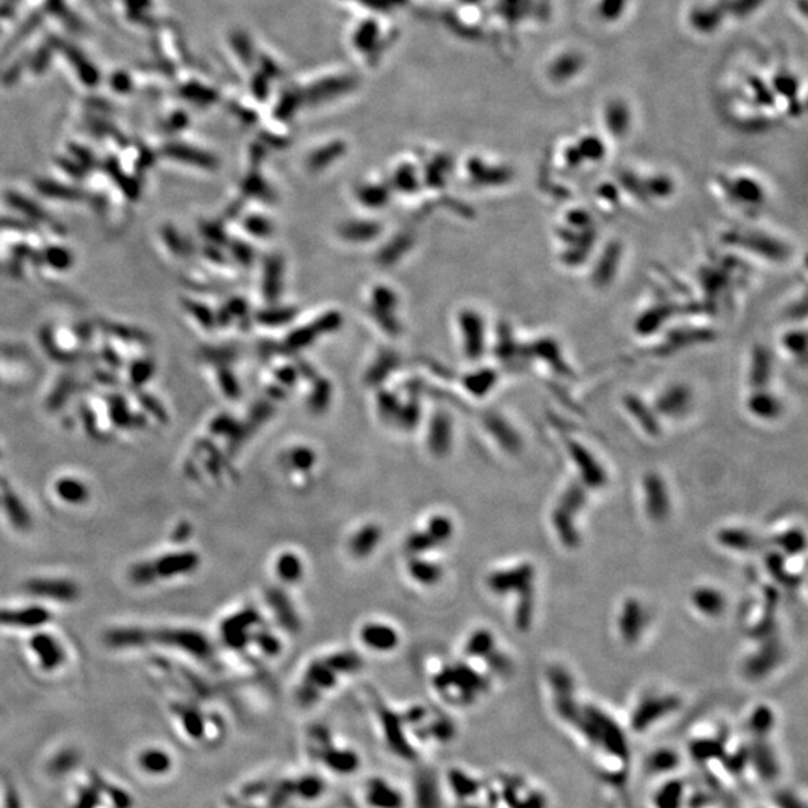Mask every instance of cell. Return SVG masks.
<instances>
[{
    "label": "cell",
    "instance_id": "6da1fadb",
    "mask_svg": "<svg viewBox=\"0 0 808 808\" xmlns=\"http://www.w3.org/2000/svg\"><path fill=\"white\" fill-rule=\"evenodd\" d=\"M564 723L576 729L591 748L600 750L603 758L617 761L619 765L627 762L630 750L626 734L608 712L595 705L579 702L575 712Z\"/></svg>",
    "mask_w": 808,
    "mask_h": 808
},
{
    "label": "cell",
    "instance_id": "7a4b0ae2",
    "mask_svg": "<svg viewBox=\"0 0 808 808\" xmlns=\"http://www.w3.org/2000/svg\"><path fill=\"white\" fill-rule=\"evenodd\" d=\"M487 585L497 596L514 595L518 597L515 624L520 630H529L534 618V566L532 563H520L495 571L487 578Z\"/></svg>",
    "mask_w": 808,
    "mask_h": 808
},
{
    "label": "cell",
    "instance_id": "3957f363",
    "mask_svg": "<svg viewBox=\"0 0 808 808\" xmlns=\"http://www.w3.org/2000/svg\"><path fill=\"white\" fill-rule=\"evenodd\" d=\"M588 502V490L579 481L571 482L559 497L556 506L551 510V525L559 542L573 549L581 544V532L578 527V517L583 514Z\"/></svg>",
    "mask_w": 808,
    "mask_h": 808
},
{
    "label": "cell",
    "instance_id": "277c9868",
    "mask_svg": "<svg viewBox=\"0 0 808 808\" xmlns=\"http://www.w3.org/2000/svg\"><path fill=\"white\" fill-rule=\"evenodd\" d=\"M681 708V699L673 693H646L630 712V729L636 734L649 732Z\"/></svg>",
    "mask_w": 808,
    "mask_h": 808
},
{
    "label": "cell",
    "instance_id": "5b68a950",
    "mask_svg": "<svg viewBox=\"0 0 808 808\" xmlns=\"http://www.w3.org/2000/svg\"><path fill=\"white\" fill-rule=\"evenodd\" d=\"M719 184L726 201L738 210L751 211L765 206V187L756 179L748 175H735V177L722 175L719 177Z\"/></svg>",
    "mask_w": 808,
    "mask_h": 808
},
{
    "label": "cell",
    "instance_id": "8992f818",
    "mask_svg": "<svg viewBox=\"0 0 808 808\" xmlns=\"http://www.w3.org/2000/svg\"><path fill=\"white\" fill-rule=\"evenodd\" d=\"M566 451H568L571 461L575 466L578 481L588 491L602 490L608 483V471L583 442L568 440L566 442Z\"/></svg>",
    "mask_w": 808,
    "mask_h": 808
},
{
    "label": "cell",
    "instance_id": "52a82bcc",
    "mask_svg": "<svg viewBox=\"0 0 808 808\" xmlns=\"http://www.w3.org/2000/svg\"><path fill=\"white\" fill-rule=\"evenodd\" d=\"M693 401V393L689 386L683 382H670L657 391L651 406L660 420L665 417L668 421H677L690 413Z\"/></svg>",
    "mask_w": 808,
    "mask_h": 808
},
{
    "label": "cell",
    "instance_id": "ba28073f",
    "mask_svg": "<svg viewBox=\"0 0 808 808\" xmlns=\"http://www.w3.org/2000/svg\"><path fill=\"white\" fill-rule=\"evenodd\" d=\"M434 684L436 689L442 693L454 689L458 690L460 693L458 699H461V702H471L487 690V681L483 683V678L479 673L467 666H455L443 670L436 677Z\"/></svg>",
    "mask_w": 808,
    "mask_h": 808
},
{
    "label": "cell",
    "instance_id": "9c48e42d",
    "mask_svg": "<svg viewBox=\"0 0 808 808\" xmlns=\"http://www.w3.org/2000/svg\"><path fill=\"white\" fill-rule=\"evenodd\" d=\"M642 490L646 517L653 522L666 521L672 512V500L666 481L658 473L651 471V473L644 476Z\"/></svg>",
    "mask_w": 808,
    "mask_h": 808
},
{
    "label": "cell",
    "instance_id": "30bf717a",
    "mask_svg": "<svg viewBox=\"0 0 808 808\" xmlns=\"http://www.w3.org/2000/svg\"><path fill=\"white\" fill-rule=\"evenodd\" d=\"M150 641H156L169 646H175L189 654L207 658L211 656V644L208 639L196 630L189 629H160L150 632L148 630Z\"/></svg>",
    "mask_w": 808,
    "mask_h": 808
},
{
    "label": "cell",
    "instance_id": "8fae6325",
    "mask_svg": "<svg viewBox=\"0 0 808 808\" xmlns=\"http://www.w3.org/2000/svg\"><path fill=\"white\" fill-rule=\"evenodd\" d=\"M649 624V614L641 600L629 597L622 605L618 614V633L626 644H636Z\"/></svg>",
    "mask_w": 808,
    "mask_h": 808
},
{
    "label": "cell",
    "instance_id": "7c38bea8",
    "mask_svg": "<svg viewBox=\"0 0 808 808\" xmlns=\"http://www.w3.org/2000/svg\"><path fill=\"white\" fill-rule=\"evenodd\" d=\"M746 409L751 417L758 421L773 422L781 417L785 412L783 400L770 386L750 389L746 397Z\"/></svg>",
    "mask_w": 808,
    "mask_h": 808
},
{
    "label": "cell",
    "instance_id": "4fadbf2b",
    "mask_svg": "<svg viewBox=\"0 0 808 808\" xmlns=\"http://www.w3.org/2000/svg\"><path fill=\"white\" fill-rule=\"evenodd\" d=\"M729 238H732V245L741 249H748L751 253H758L761 246V253H765L768 259H783L786 256L787 249L783 242L763 232H754L746 229V231L732 232Z\"/></svg>",
    "mask_w": 808,
    "mask_h": 808
},
{
    "label": "cell",
    "instance_id": "5bb4252c",
    "mask_svg": "<svg viewBox=\"0 0 808 808\" xmlns=\"http://www.w3.org/2000/svg\"><path fill=\"white\" fill-rule=\"evenodd\" d=\"M781 660H783V646L777 639L770 638L763 642L756 653L748 657L746 662V672L753 680L765 678L780 665Z\"/></svg>",
    "mask_w": 808,
    "mask_h": 808
},
{
    "label": "cell",
    "instance_id": "9a60e30c",
    "mask_svg": "<svg viewBox=\"0 0 808 808\" xmlns=\"http://www.w3.org/2000/svg\"><path fill=\"white\" fill-rule=\"evenodd\" d=\"M24 590L33 596L50 597L59 602H74L79 596V588L67 579L35 578L27 581Z\"/></svg>",
    "mask_w": 808,
    "mask_h": 808
},
{
    "label": "cell",
    "instance_id": "2e32d148",
    "mask_svg": "<svg viewBox=\"0 0 808 808\" xmlns=\"http://www.w3.org/2000/svg\"><path fill=\"white\" fill-rule=\"evenodd\" d=\"M359 639L371 651L389 653L400 644L398 632L385 623H367L359 630Z\"/></svg>",
    "mask_w": 808,
    "mask_h": 808
},
{
    "label": "cell",
    "instance_id": "e0dca14e",
    "mask_svg": "<svg viewBox=\"0 0 808 808\" xmlns=\"http://www.w3.org/2000/svg\"><path fill=\"white\" fill-rule=\"evenodd\" d=\"M623 406L646 436L654 439L662 434V422H660V417L654 412L651 403H646L636 395L630 394L624 398Z\"/></svg>",
    "mask_w": 808,
    "mask_h": 808
},
{
    "label": "cell",
    "instance_id": "ac0fdd59",
    "mask_svg": "<svg viewBox=\"0 0 808 808\" xmlns=\"http://www.w3.org/2000/svg\"><path fill=\"white\" fill-rule=\"evenodd\" d=\"M690 602L693 608L705 618H720L727 608L724 593L712 585H700L692 591Z\"/></svg>",
    "mask_w": 808,
    "mask_h": 808
},
{
    "label": "cell",
    "instance_id": "d6986e66",
    "mask_svg": "<svg viewBox=\"0 0 808 808\" xmlns=\"http://www.w3.org/2000/svg\"><path fill=\"white\" fill-rule=\"evenodd\" d=\"M364 790L366 802L371 808H404L403 793L381 777L371 778Z\"/></svg>",
    "mask_w": 808,
    "mask_h": 808
},
{
    "label": "cell",
    "instance_id": "ffe728a7",
    "mask_svg": "<svg viewBox=\"0 0 808 808\" xmlns=\"http://www.w3.org/2000/svg\"><path fill=\"white\" fill-rule=\"evenodd\" d=\"M774 376V359L766 346H756L750 355L747 370V385L750 389L766 388L771 385Z\"/></svg>",
    "mask_w": 808,
    "mask_h": 808
},
{
    "label": "cell",
    "instance_id": "44dd1931",
    "mask_svg": "<svg viewBox=\"0 0 808 808\" xmlns=\"http://www.w3.org/2000/svg\"><path fill=\"white\" fill-rule=\"evenodd\" d=\"M199 556L193 551L172 552L157 559L153 566L157 578H174L193 572L199 566Z\"/></svg>",
    "mask_w": 808,
    "mask_h": 808
},
{
    "label": "cell",
    "instance_id": "7402d4cb",
    "mask_svg": "<svg viewBox=\"0 0 808 808\" xmlns=\"http://www.w3.org/2000/svg\"><path fill=\"white\" fill-rule=\"evenodd\" d=\"M506 804L510 808H546V798L544 792L532 787L525 781L510 778L505 786Z\"/></svg>",
    "mask_w": 808,
    "mask_h": 808
},
{
    "label": "cell",
    "instance_id": "603a6c76",
    "mask_svg": "<svg viewBox=\"0 0 808 808\" xmlns=\"http://www.w3.org/2000/svg\"><path fill=\"white\" fill-rule=\"evenodd\" d=\"M30 649L36 654L39 665L45 670H54L64 662V651L56 638L48 633H36L30 639Z\"/></svg>",
    "mask_w": 808,
    "mask_h": 808
},
{
    "label": "cell",
    "instance_id": "cb8c5ba5",
    "mask_svg": "<svg viewBox=\"0 0 808 808\" xmlns=\"http://www.w3.org/2000/svg\"><path fill=\"white\" fill-rule=\"evenodd\" d=\"M50 618L51 614L43 606H27L18 611L0 610V626L35 629L47 624Z\"/></svg>",
    "mask_w": 808,
    "mask_h": 808
},
{
    "label": "cell",
    "instance_id": "d4e9b609",
    "mask_svg": "<svg viewBox=\"0 0 808 808\" xmlns=\"http://www.w3.org/2000/svg\"><path fill=\"white\" fill-rule=\"evenodd\" d=\"M727 16V0H720L711 6H696L690 12V24L699 33H712L722 26Z\"/></svg>",
    "mask_w": 808,
    "mask_h": 808
},
{
    "label": "cell",
    "instance_id": "484cf974",
    "mask_svg": "<svg viewBox=\"0 0 808 808\" xmlns=\"http://www.w3.org/2000/svg\"><path fill=\"white\" fill-rule=\"evenodd\" d=\"M487 427L490 430L491 436L497 440V443L500 444V447L510 454H517L520 452L521 447H522V439L520 436L518 431L512 427L507 421H505V417L502 416H490L488 421H487Z\"/></svg>",
    "mask_w": 808,
    "mask_h": 808
},
{
    "label": "cell",
    "instance_id": "4316f807",
    "mask_svg": "<svg viewBox=\"0 0 808 808\" xmlns=\"http://www.w3.org/2000/svg\"><path fill=\"white\" fill-rule=\"evenodd\" d=\"M322 762L327 765L328 770L335 774L349 775L359 770V758L354 750L347 748H330L327 747L322 753Z\"/></svg>",
    "mask_w": 808,
    "mask_h": 808
},
{
    "label": "cell",
    "instance_id": "83f0119b",
    "mask_svg": "<svg viewBox=\"0 0 808 808\" xmlns=\"http://www.w3.org/2000/svg\"><path fill=\"white\" fill-rule=\"evenodd\" d=\"M632 114L623 101H611L605 110V123L612 137L622 138L630 129Z\"/></svg>",
    "mask_w": 808,
    "mask_h": 808
},
{
    "label": "cell",
    "instance_id": "f1b7e54d",
    "mask_svg": "<svg viewBox=\"0 0 808 808\" xmlns=\"http://www.w3.org/2000/svg\"><path fill=\"white\" fill-rule=\"evenodd\" d=\"M381 537H382V534H381L379 525H374V524L364 525L362 529H359L352 537H350V541H349L350 554L358 557V559H364V557L370 556L373 549L379 545Z\"/></svg>",
    "mask_w": 808,
    "mask_h": 808
},
{
    "label": "cell",
    "instance_id": "f546056e",
    "mask_svg": "<svg viewBox=\"0 0 808 808\" xmlns=\"http://www.w3.org/2000/svg\"><path fill=\"white\" fill-rule=\"evenodd\" d=\"M717 541L723 548L734 549L738 552H750L753 549H756L761 544L759 537L756 534L741 527L723 529L717 536Z\"/></svg>",
    "mask_w": 808,
    "mask_h": 808
},
{
    "label": "cell",
    "instance_id": "4dcf8cb0",
    "mask_svg": "<svg viewBox=\"0 0 808 808\" xmlns=\"http://www.w3.org/2000/svg\"><path fill=\"white\" fill-rule=\"evenodd\" d=\"M0 488L4 490V497H0V503H4L12 524L20 530L29 527L30 517L27 514V510L23 506L18 495L12 491L8 482H5L4 479H0Z\"/></svg>",
    "mask_w": 808,
    "mask_h": 808
},
{
    "label": "cell",
    "instance_id": "1f68e13d",
    "mask_svg": "<svg viewBox=\"0 0 808 808\" xmlns=\"http://www.w3.org/2000/svg\"><path fill=\"white\" fill-rule=\"evenodd\" d=\"M583 67H584L583 56H579L578 52L573 51L564 52L549 66V77L557 81V83H563V81H568L576 77L579 72H581Z\"/></svg>",
    "mask_w": 808,
    "mask_h": 808
},
{
    "label": "cell",
    "instance_id": "d6a6232c",
    "mask_svg": "<svg viewBox=\"0 0 808 808\" xmlns=\"http://www.w3.org/2000/svg\"><path fill=\"white\" fill-rule=\"evenodd\" d=\"M150 641L148 630L140 627H118L106 632L105 642L114 649H128V646H141Z\"/></svg>",
    "mask_w": 808,
    "mask_h": 808
},
{
    "label": "cell",
    "instance_id": "836d02e7",
    "mask_svg": "<svg viewBox=\"0 0 808 808\" xmlns=\"http://www.w3.org/2000/svg\"><path fill=\"white\" fill-rule=\"evenodd\" d=\"M274 571L277 578L285 584H296L304 575V564L295 552H281L276 559Z\"/></svg>",
    "mask_w": 808,
    "mask_h": 808
},
{
    "label": "cell",
    "instance_id": "e575fe53",
    "mask_svg": "<svg viewBox=\"0 0 808 808\" xmlns=\"http://www.w3.org/2000/svg\"><path fill=\"white\" fill-rule=\"evenodd\" d=\"M495 646L497 642L493 633L487 629H481L468 636L464 646V653L468 657L487 660L493 653H495Z\"/></svg>",
    "mask_w": 808,
    "mask_h": 808
},
{
    "label": "cell",
    "instance_id": "d590c367",
    "mask_svg": "<svg viewBox=\"0 0 808 808\" xmlns=\"http://www.w3.org/2000/svg\"><path fill=\"white\" fill-rule=\"evenodd\" d=\"M463 328L466 332V349L471 357H479L483 350V323L476 313L463 316Z\"/></svg>",
    "mask_w": 808,
    "mask_h": 808
},
{
    "label": "cell",
    "instance_id": "8d00e7d4",
    "mask_svg": "<svg viewBox=\"0 0 808 808\" xmlns=\"http://www.w3.org/2000/svg\"><path fill=\"white\" fill-rule=\"evenodd\" d=\"M56 494L69 505H83L89 500L87 485L75 478H62L56 482Z\"/></svg>",
    "mask_w": 808,
    "mask_h": 808
},
{
    "label": "cell",
    "instance_id": "74e56055",
    "mask_svg": "<svg viewBox=\"0 0 808 808\" xmlns=\"http://www.w3.org/2000/svg\"><path fill=\"white\" fill-rule=\"evenodd\" d=\"M140 765L142 770L148 774L153 775H164L171 771L172 761L168 756V753L159 748H147L141 753Z\"/></svg>",
    "mask_w": 808,
    "mask_h": 808
},
{
    "label": "cell",
    "instance_id": "f35d334b",
    "mask_svg": "<svg viewBox=\"0 0 808 808\" xmlns=\"http://www.w3.org/2000/svg\"><path fill=\"white\" fill-rule=\"evenodd\" d=\"M409 575L415 579L416 583L424 585H433L440 581L442 578V568L433 561L415 559L409 563Z\"/></svg>",
    "mask_w": 808,
    "mask_h": 808
},
{
    "label": "cell",
    "instance_id": "ab89813d",
    "mask_svg": "<svg viewBox=\"0 0 808 808\" xmlns=\"http://www.w3.org/2000/svg\"><path fill=\"white\" fill-rule=\"evenodd\" d=\"M773 541L781 556H797L805 548V536L797 529L780 533Z\"/></svg>",
    "mask_w": 808,
    "mask_h": 808
},
{
    "label": "cell",
    "instance_id": "60d3db41",
    "mask_svg": "<svg viewBox=\"0 0 808 808\" xmlns=\"http://www.w3.org/2000/svg\"><path fill=\"white\" fill-rule=\"evenodd\" d=\"M774 722V711L766 705H759L750 717V731L758 738H765L773 731Z\"/></svg>",
    "mask_w": 808,
    "mask_h": 808
},
{
    "label": "cell",
    "instance_id": "b9f144b4",
    "mask_svg": "<svg viewBox=\"0 0 808 808\" xmlns=\"http://www.w3.org/2000/svg\"><path fill=\"white\" fill-rule=\"evenodd\" d=\"M425 532L431 536V539H433L437 545H442L444 542H448L449 539L452 537L454 524H452L451 518H448V517L436 515V517L428 520Z\"/></svg>",
    "mask_w": 808,
    "mask_h": 808
},
{
    "label": "cell",
    "instance_id": "7bdbcfd3",
    "mask_svg": "<svg viewBox=\"0 0 808 808\" xmlns=\"http://www.w3.org/2000/svg\"><path fill=\"white\" fill-rule=\"evenodd\" d=\"M683 804V786L678 783H668L654 797L656 808H680Z\"/></svg>",
    "mask_w": 808,
    "mask_h": 808
},
{
    "label": "cell",
    "instance_id": "ee69618b",
    "mask_svg": "<svg viewBox=\"0 0 808 808\" xmlns=\"http://www.w3.org/2000/svg\"><path fill=\"white\" fill-rule=\"evenodd\" d=\"M470 171L471 174H476L479 175L481 179H485L483 183H493V184H500V183H506L509 181L507 179H510V171L506 168H494V167H487L483 164H481L479 160H471L470 164Z\"/></svg>",
    "mask_w": 808,
    "mask_h": 808
},
{
    "label": "cell",
    "instance_id": "f6af8a7d",
    "mask_svg": "<svg viewBox=\"0 0 808 808\" xmlns=\"http://www.w3.org/2000/svg\"><path fill=\"white\" fill-rule=\"evenodd\" d=\"M678 765V753L672 751L669 748H662L656 751L654 754L651 753V756L649 759V770L651 773H666L670 770H675V766Z\"/></svg>",
    "mask_w": 808,
    "mask_h": 808
},
{
    "label": "cell",
    "instance_id": "bcb514c9",
    "mask_svg": "<svg viewBox=\"0 0 808 808\" xmlns=\"http://www.w3.org/2000/svg\"><path fill=\"white\" fill-rule=\"evenodd\" d=\"M578 150L581 153L583 160H593V162H597L602 160L606 155V147L602 142L600 138L597 137H584L581 141L578 142Z\"/></svg>",
    "mask_w": 808,
    "mask_h": 808
},
{
    "label": "cell",
    "instance_id": "7dc6e473",
    "mask_svg": "<svg viewBox=\"0 0 808 808\" xmlns=\"http://www.w3.org/2000/svg\"><path fill=\"white\" fill-rule=\"evenodd\" d=\"M798 89V79L790 74H778L773 81V91L775 94H780L781 98H786L787 101L797 99Z\"/></svg>",
    "mask_w": 808,
    "mask_h": 808
},
{
    "label": "cell",
    "instance_id": "c3c4849f",
    "mask_svg": "<svg viewBox=\"0 0 808 808\" xmlns=\"http://www.w3.org/2000/svg\"><path fill=\"white\" fill-rule=\"evenodd\" d=\"M781 344L787 350V354L792 358H804L805 355V332L804 331H798V330H793V331H787L783 335V340H781Z\"/></svg>",
    "mask_w": 808,
    "mask_h": 808
},
{
    "label": "cell",
    "instance_id": "681fc988",
    "mask_svg": "<svg viewBox=\"0 0 808 808\" xmlns=\"http://www.w3.org/2000/svg\"><path fill=\"white\" fill-rule=\"evenodd\" d=\"M323 790H325L323 781L319 777L313 775L303 777V780H300L298 785H296V792L304 799H316L323 793Z\"/></svg>",
    "mask_w": 808,
    "mask_h": 808
},
{
    "label": "cell",
    "instance_id": "f907efd6",
    "mask_svg": "<svg viewBox=\"0 0 808 808\" xmlns=\"http://www.w3.org/2000/svg\"><path fill=\"white\" fill-rule=\"evenodd\" d=\"M748 86H750V89L753 90L754 101H756L761 106L768 108V106L774 105V101H775L774 91H773L770 87H768L761 78H758V77H750V78H748Z\"/></svg>",
    "mask_w": 808,
    "mask_h": 808
},
{
    "label": "cell",
    "instance_id": "816d5d0a",
    "mask_svg": "<svg viewBox=\"0 0 808 808\" xmlns=\"http://www.w3.org/2000/svg\"><path fill=\"white\" fill-rule=\"evenodd\" d=\"M763 0H727V13L736 18H746L758 11Z\"/></svg>",
    "mask_w": 808,
    "mask_h": 808
},
{
    "label": "cell",
    "instance_id": "f5cc1de1",
    "mask_svg": "<svg viewBox=\"0 0 808 808\" xmlns=\"http://www.w3.org/2000/svg\"><path fill=\"white\" fill-rule=\"evenodd\" d=\"M129 578L132 579L133 584H138V585H145V584H150L153 583L156 576L155 572V566L150 561H142L132 566V569L129 572Z\"/></svg>",
    "mask_w": 808,
    "mask_h": 808
},
{
    "label": "cell",
    "instance_id": "db71d44e",
    "mask_svg": "<svg viewBox=\"0 0 808 808\" xmlns=\"http://www.w3.org/2000/svg\"><path fill=\"white\" fill-rule=\"evenodd\" d=\"M288 464L292 470L296 471H308L315 464V455L308 449H293L288 456Z\"/></svg>",
    "mask_w": 808,
    "mask_h": 808
},
{
    "label": "cell",
    "instance_id": "11a10c76",
    "mask_svg": "<svg viewBox=\"0 0 808 808\" xmlns=\"http://www.w3.org/2000/svg\"><path fill=\"white\" fill-rule=\"evenodd\" d=\"M627 0H600L599 16L605 21H617L623 16Z\"/></svg>",
    "mask_w": 808,
    "mask_h": 808
},
{
    "label": "cell",
    "instance_id": "9f6ffc18",
    "mask_svg": "<svg viewBox=\"0 0 808 808\" xmlns=\"http://www.w3.org/2000/svg\"><path fill=\"white\" fill-rule=\"evenodd\" d=\"M448 436H451V428L448 427L447 421L444 420L437 421V424L433 427V431H431V447L434 448L436 452L442 454L448 449L447 447H444V443L442 440V437H444L448 442H451V437H448Z\"/></svg>",
    "mask_w": 808,
    "mask_h": 808
},
{
    "label": "cell",
    "instance_id": "6f0895ef",
    "mask_svg": "<svg viewBox=\"0 0 808 808\" xmlns=\"http://www.w3.org/2000/svg\"><path fill=\"white\" fill-rule=\"evenodd\" d=\"M183 724L187 734L193 738H201L204 734V720L196 711H186L183 714Z\"/></svg>",
    "mask_w": 808,
    "mask_h": 808
},
{
    "label": "cell",
    "instance_id": "680465c9",
    "mask_svg": "<svg viewBox=\"0 0 808 808\" xmlns=\"http://www.w3.org/2000/svg\"><path fill=\"white\" fill-rule=\"evenodd\" d=\"M610 256H611V259H612L614 264H619V256H622V250H619L618 247H612V246H611V253H610ZM615 268L618 269L617 265H605V261L600 259L599 264H597V274H599V276H596L597 281H599V283L610 281V280H611L610 271H611V269H612V271H615Z\"/></svg>",
    "mask_w": 808,
    "mask_h": 808
},
{
    "label": "cell",
    "instance_id": "91938a15",
    "mask_svg": "<svg viewBox=\"0 0 808 808\" xmlns=\"http://www.w3.org/2000/svg\"><path fill=\"white\" fill-rule=\"evenodd\" d=\"M189 530H191V527H189V525H184V524L180 525V527H177V530H175V533H174L175 541H179V542L184 541V539L187 537Z\"/></svg>",
    "mask_w": 808,
    "mask_h": 808
}]
</instances>
